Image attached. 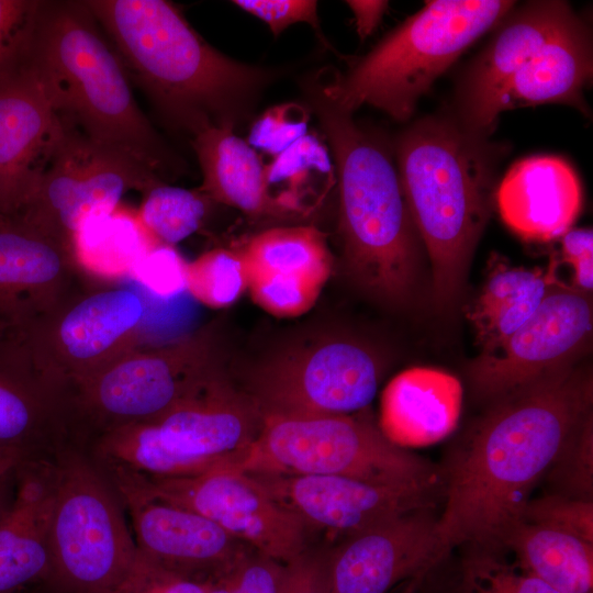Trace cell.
<instances>
[{"instance_id":"obj_1","label":"cell","mask_w":593,"mask_h":593,"mask_svg":"<svg viewBox=\"0 0 593 593\" xmlns=\"http://www.w3.org/2000/svg\"><path fill=\"white\" fill-rule=\"evenodd\" d=\"M566 362L492 401L451 456L437 534L446 552L503 546L523 522L529 494L592 415L588 367Z\"/></svg>"},{"instance_id":"obj_2","label":"cell","mask_w":593,"mask_h":593,"mask_svg":"<svg viewBox=\"0 0 593 593\" xmlns=\"http://www.w3.org/2000/svg\"><path fill=\"white\" fill-rule=\"evenodd\" d=\"M85 1L128 77L169 125L192 137L211 127L234 131L277 75L217 51L169 1Z\"/></svg>"},{"instance_id":"obj_3","label":"cell","mask_w":593,"mask_h":593,"mask_svg":"<svg viewBox=\"0 0 593 593\" xmlns=\"http://www.w3.org/2000/svg\"><path fill=\"white\" fill-rule=\"evenodd\" d=\"M20 56L67 125L165 182L183 171L137 105L126 69L86 1H37Z\"/></svg>"},{"instance_id":"obj_4","label":"cell","mask_w":593,"mask_h":593,"mask_svg":"<svg viewBox=\"0 0 593 593\" xmlns=\"http://www.w3.org/2000/svg\"><path fill=\"white\" fill-rule=\"evenodd\" d=\"M301 88L334 163L346 267L369 293L402 302L415 281L418 244L390 152L380 137L333 100L321 69L306 76Z\"/></svg>"},{"instance_id":"obj_5","label":"cell","mask_w":593,"mask_h":593,"mask_svg":"<svg viewBox=\"0 0 593 593\" xmlns=\"http://www.w3.org/2000/svg\"><path fill=\"white\" fill-rule=\"evenodd\" d=\"M485 137L455 119L428 116L396 142L400 182L440 305L458 298L489 219L502 150Z\"/></svg>"},{"instance_id":"obj_6","label":"cell","mask_w":593,"mask_h":593,"mask_svg":"<svg viewBox=\"0 0 593 593\" xmlns=\"http://www.w3.org/2000/svg\"><path fill=\"white\" fill-rule=\"evenodd\" d=\"M593 71L590 30L563 1H536L508 13L467 68L457 121L490 133L502 111L563 103L588 113L583 89Z\"/></svg>"},{"instance_id":"obj_7","label":"cell","mask_w":593,"mask_h":593,"mask_svg":"<svg viewBox=\"0 0 593 593\" xmlns=\"http://www.w3.org/2000/svg\"><path fill=\"white\" fill-rule=\"evenodd\" d=\"M514 4L508 0L427 1L345 75L322 69L325 88L350 113L369 104L406 121L433 82L467 47L500 24Z\"/></svg>"},{"instance_id":"obj_8","label":"cell","mask_w":593,"mask_h":593,"mask_svg":"<svg viewBox=\"0 0 593 593\" xmlns=\"http://www.w3.org/2000/svg\"><path fill=\"white\" fill-rule=\"evenodd\" d=\"M261 422L253 400L213 377L163 415L99 434L96 451L103 462L147 477H192L238 465Z\"/></svg>"},{"instance_id":"obj_9","label":"cell","mask_w":593,"mask_h":593,"mask_svg":"<svg viewBox=\"0 0 593 593\" xmlns=\"http://www.w3.org/2000/svg\"><path fill=\"white\" fill-rule=\"evenodd\" d=\"M234 467L248 473L339 475L385 484L438 482L434 467L389 440L366 410L262 416L257 437Z\"/></svg>"},{"instance_id":"obj_10","label":"cell","mask_w":593,"mask_h":593,"mask_svg":"<svg viewBox=\"0 0 593 593\" xmlns=\"http://www.w3.org/2000/svg\"><path fill=\"white\" fill-rule=\"evenodd\" d=\"M57 454L46 584L59 593H108L132 566L135 540L105 475L76 450Z\"/></svg>"},{"instance_id":"obj_11","label":"cell","mask_w":593,"mask_h":593,"mask_svg":"<svg viewBox=\"0 0 593 593\" xmlns=\"http://www.w3.org/2000/svg\"><path fill=\"white\" fill-rule=\"evenodd\" d=\"M214 376L206 338L154 349L134 347L67 392L74 429L99 434L152 421Z\"/></svg>"},{"instance_id":"obj_12","label":"cell","mask_w":593,"mask_h":593,"mask_svg":"<svg viewBox=\"0 0 593 593\" xmlns=\"http://www.w3.org/2000/svg\"><path fill=\"white\" fill-rule=\"evenodd\" d=\"M145 311L135 291L87 280L36 323L15 348L46 382L66 394L136 347Z\"/></svg>"},{"instance_id":"obj_13","label":"cell","mask_w":593,"mask_h":593,"mask_svg":"<svg viewBox=\"0 0 593 593\" xmlns=\"http://www.w3.org/2000/svg\"><path fill=\"white\" fill-rule=\"evenodd\" d=\"M160 183L167 182L143 164L66 124L33 192L15 215L72 249L86 221L115 210L127 191L145 193Z\"/></svg>"},{"instance_id":"obj_14","label":"cell","mask_w":593,"mask_h":593,"mask_svg":"<svg viewBox=\"0 0 593 593\" xmlns=\"http://www.w3.org/2000/svg\"><path fill=\"white\" fill-rule=\"evenodd\" d=\"M144 477L157 499L211 519L237 540L278 561L289 563L309 549V529L302 521L232 465L192 477Z\"/></svg>"},{"instance_id":"obj_15","label":"cell","mask_w":593,"mask_h":593,"mask_svg":"<svg viewBox=\"0 0 593 593\" xmlns=\"http://www.w3.org/2000/svg\"><path fill=\"white\" fill-rule=\"evenodd\" d=\"M592 321L589 292L557 279L516 332L469 365L475 393L494 401L575 360L592 334Z\"/></svg>"},{"instance_id":"obj_16","label":"cell","mask_w":593,"mask_h":593,"mask_svg":"<svg viewBox=\"0 0 593 593\" xmlns=\"http://www.w3.org/2000/svg\"><path fill=\"white\" fill-rule=\"evenodd\" d=\"M379 368L362 347L328 342L267 368L253 401L261 416L350 415L376 396Z\"/></svg>"},{"instance_id":"obj_17","label":"cell","mask_w":593,"mask_h":593,"mask_svg":"<svg viewBox=\"0 0 593 593\" xmlns=\"http://www.w3.org/2000/svg\"><path fill=\"white\" fill-rule=\"evenodd\" d=\"M103 465L130 513L137 550L165 568L210 581L230 572L250 548L211 519L157 499L144 474L115 463Z\"/></svg>"},{"instance_id":"obj_18","label":"cell","mask_w":593,"mask_h":593,"mask_svg":"<svg viewBox=\"0 0 593 593\" xmlns=\"http://www.w3.org/2000/svg\"><path fill=\"white\" fill-rule=\"evenodd\" d=\"M87 278L67 245L18 215L0 214V344L18 346Z\"/></svg>"},{"instance_id":"obj_19","label":"cell","mask_w":593,"mask_h":593,"mask_svg":"<svg viewBox=\"0 0 593 593\" xmlns=\"http://www.w3.org/2000/svg\"><path fill=\"white\" fill-rule=\"evenodd\" d=\"M310 529L345 537L388 519L428 510L437 483H376L339 475L248 473Z\"/></svg>"},{"instance_id":"obj_20","label":"cell","mask_w":593,"mask_h":593,"mask_svg":"<svg viewBox=\"0 0 593 593\" xmlns=\"http://www.w3.org/2000/svg\"><path fill=\"white\" fill-rule=\"evenodd\" d=\"M446 556L437 518L418 510L345 537L326 551V564L333 593H389Z\"/></svg>"},{"instance_id":"obj_21","label":"cell","mask_w":593,"mask_h":593,"mask_svg":"<svg viewBox=\"0 0 593 593\" xmlns=\"http://www.w3.org/2000/svg\"><path fill=\"white\" fill-rule=\"evenodd\" d=\"M65 130L66 123L19 52L0 72L2 214L22 210Z\"/></svg>"},{"instance_id":"obj_22","label":"cell","mask_w":593,"mask_h":593,"mask_svg":"<svg viewBox=\"0 0 593 593\" xmlns=\"http://www.w3.org/2000/svg\"><path fill=\"white\" fill-rule=\"evenodd\" d=\"M239 256L251 300L276 317H296L310 311L332 272L325 235L313 226L262 231Z\"/></svg>"},{"instance_id":"obj_23","label":"cell","mask_w":593,"mask_h":593,"mask_svg":"<svg viewBox=\"0 0 593 593\" xmlns=\"http://www.w3.org/2000/svg\"><path fill=\"white\" fill-rule=\"evenodd\" d=\"M71 430L64 392L46 382L14 347L0 344V467L14 472L40 458L48 440Z\"/></svg>"},{"instance_id":"obj_24","label":"cell","mask_w":593,"mask_h":593,"mask_svg":"<svg viewBox=\"0 0 593 593\" xmlns=\"http://www.w3.org/2000/svg\"><path fill=\"white\" fill-rule=\"evenodd\" d=\"M54 462L40 457L14 471L13 499L0 519V593L48 583Z\"/></svg>"},{"instance_id":"obj_25","label":"cell","mask_w":593,"mask_h":593,"mask_svg":"<svg viewBox=\"0 0 593 593\" xmlns=\"http://www.w3.org/2000/svg\"><path fill=\"white\" fill-rule=\"evenodd\" d=\"M496 202L504 223L526 240L562 237L578 217L582 190L572 167L557 156H532L504 176Z\"/></svg>"},{"instance_id":"obj_26","label":"cell","mask_w":593,"mask_h":593,"mask_svg":"<svg viewBox=\"0 0 593 593\" xmlns=\"http://www.w3.org/2000/svg\"><path fill=\"white\" fill-rule=\"evenodd\" d=\"M461 403L462 388L456 377L433 368H410L384 388L379 427L402 448L432 445L457 427Z\"/></svg>"},{"instance_id":"obj_27","label":"cell","mask_w":593,"mask_h":593,"mask_svg":"<svg viewBox=\"0 0 593 593\" xmlns=\"http://www.w3.org/2000/svg\"><path fill=\"white\" fill-rule=\"evenodd\" d=\"M191 144L203 177L199 190L210 200L251 216L281 212L268 194L266 167L259 155L233 130H204Z\"/></svg>"},{"instance_id":"obj_28","label":"cell","mask_w":593,"mask_h":593,"mask_svg":"<svg viewBox=\"0 0 593 593\" xmlns=\"http://www.w3.org/2000/svg\"><path fill=\"white\" fill-rule=\"evenodd\" d=\"M556 267L524 269L499 262L468 313L481 354L500 346L538 309L557 280Z\"/></svg>"},{"instance_id":"obj_29","label":"cell","mask_w":593,"mask_h":593,"mask_svg":"<svg viewBox=\"0 0 593 593\" xmlns=\"http://www.w3.org/2000/svg\"><path fill=\"white\" fill-rule=\"evenodd\" d=\"M516 564L559 593H593V542L548 525L521 522L504 538Z\"/></svg>"},{"instance_id":"obj_30","label":"cell","mask_w":593,"mask_h":593,"mask_svg":"<svg viewBox=\"0 0 593 593\" xmlns=\"http://www.w3.org/2000/svg\"><path fill=\"white\" fill-rule=\"evenodd\" d=\"M156 246L159 245L143 228L136 211L118 206L86 221L74 238L72 250L87 276L111 280L132 275Z\"/></svg>"},{"instance_id":"obj_31","label":"cell","mask_w":593,"mask_h":593,"mask_svg":"<svg viewBox=\"0 0 593 593\" xmlns=\"http://www.w3.org/2000/svg\"><path fill=\"white\" fill-rule=\"evenodd\" d=\"M334 164L326 145L314 135H304L266 167V184L279 187L276 202L281 209L300 210L302 195L313 193L314 184L324 192L334 179ZM326 191V190H325Z\"/></svg>"},{"instance_id":"obj_32","label":"cell","mask_w":593,"mask_h":593,"mask_svg":"<svg viewBox=\"0 0 593 593\" xmlns=\"http://www.w3.org/2000/svg\"><path fill=\"white\" fill-rule=\"evenodd\" d=\"M136 210L146 233L158 244L174 247L201 226L210 200L198 190L160 183L147 190Z\"/></svg>"},{"instance_id":"obj_33","label":"cell","mask_w":593,"mask_h":593,"mask_svg":"<svg viewBox=\"0 0 593 593\" xmlns=\"http://www.w3.org/2000/svg\"><path fill=\"white\" fill-rule=\"evenodd\" d=\"M186 289L194 299L212 309L235 303L247 290L239 253L215 248L187 264Z\"/></svg>"},{"instance_id":"obj_34","label":"cell","mask_w":593,"mask_h":593,"mask_svg":"<svg viewBox=\"0 0 593 593\" xmlns=\"http://www.w3.org/2000/svg\"><path fill=\"white\" fill-rule=\"evenodd\" d=\"M466 593H559L537 577L495 557L490 550L471 556L465 564Z\"/></svg>"},{"instance_id":"obj_35","label":"cell","mask_w":593,"mask_h":593,"mask_svg":"<svg viewBox=\"0 0 593 593\" xmlns=\"http://www.w3.org/2000/svg\"><path fill=\"white\" fill-rule=\"evenodd\" d=\"M563 495L591 500L593 494V419L589 416L550 468Z\"/></svg>"},{"instance_id":"obj_36","label":"cell","mask_w":593,"mask_h":593,"mask_svg":"<svg viewBox=\"0 0 593 593\" xmlns=\"http://www.w3.org/2000/svg\"><path fill=\"white\" fill-rule=\"evenodd\" d=\"M310 110L299 103L268 109L253 124L248 144L275 157L306 135Z\"/></svg>"},{"instance_id":"obj_37","label":"cell","mask_w":593,"mask_h":593,"mask_svg":"<svg viewBox=\"0 0 593 593\" xmlns=\"http://www.w3.org/2000/svg\"><path fill=\"white\" fill-rule=\"evenodd\" d=\"M524 522L548 525L593 542V501L551 494L529 501Z\"/></svg>"},{"instance_id":"obj_38","label":"cell","mask_w":593,"mask_h":593,"mask_svg":"<svg viewBox=\"0 0 593 593\" xmlns=\"http://www.w3.org/2000/svg\"><path fill=\"white\" fill-rule=\"evenodd\" d=\"M208 581L197 580L165 568L139 550L108 593H206Z\"/></svg>"},{"instance_id":"obj_39","label":"cell","mask_w":593,"mask_h":593,"mask_svg":"<svg viewBox=\"0 0 593 593\" xmlns=\"http://www.w3.org/2000/svg\"><path fill=\"white\" fill-rule=\"evenodd\" d=\"M225 575L237 593H283L288 563L250 547Z\"/></svg>"},{"instance_id":"obj_40","label":"cell","mask_w":593,"mask_h":593,"mask_svg":"<svg viewBox=\"0 0 593 593\" xmlns=\"http://www.w3.org/2000/svg\"><path fill=\"white\" fill-rule=\"evenodd\" d=\"M187 262L174 247L159 245L136 265L131 276L160 296H170L186 288Z\"/></svg>"},{"instance_id":"obj_41","label":"cell","mask_w":593,"mask_h":593,"mask_svg":"<svg viewBox=\"0 0 593 593\" xmlns=\"http://www.w3.org/2000/svg\"><path fill=\"white\" fill-rule=\"evenodd\" d=\"M233 3L265 22L275 36L296 23H307L323 38L317 2L309 0H236Z\"/></svg>"},{"instance_id":"obj_42","label":"cell","mask_w":593,"mask_h":593,"mask_svg":"<svg viewBox=\"0 0 593 593\" xmlns=\"http://www.w3.org/2000/svg\"><path fill=\"white\" fill-rule=\"evenodd\" d=\"M38 0H0V72L25 40Z\"/></svg>"},{"instance_id":"obj_43","label":"cell","mask_w":593,"mask_h":593,"mask_svg":"<svg viewBox=\"0 0 593 593\" xmlns=\"http://www.w3.org/2000/svg\"><path fill=\"white\" fill-rule=\"evenodd\" d=\"M283 593H333L326 564V551L306 549L288 563Z\"/></svg>"},{"instance_id":"obj_44","label":"cell","mask_w":593,"mask_h":593,"mask_svg":"<svg viewBox=\"0 0 593 593\" xmlns=\"http://www.w3.org/2000/svg\"><path fill=\"white\" fill-rule=\"evenodd\" d=\"M562 255L574 271L575 288L590 292L593 287V233L591 228L568 231L562 236Z\"/></svg>"},{"instance_id":"obj_45","label":"cell","mask_w":593,"mask_h":593,"mask_svg":"<svg viewBox=\"0 0 593 593\" xmlns=\"http://www.w3.org/2000/svg\"><path fill=\"white\" fill-rule=\"evenodd\" d=\"M346 3L354 12L357 33L361 40L374 31L388 8L387 1L355 0Z\"/></svg>"},{"instance_id":"obj_46","label":"cell","mask_w":593,"mask_h":593,"mask_svg":"<svg viewBox=\"0 0 593 593\" xmlns=\"http://www.w3.org/2000/svg\"><path fill=\"white\" fill-rule=\"evenodd\" d=\"M206 593H237L226 575L208 581Z\"/></svg>"},{"instance_id":"obj_47","label":"cell","mask_w":593,"mask_h":593,"mask_svg":"<svg viewBox=\"0 0 593 593\" xmlns=\"http://www.w3.org/2000/svg\"><path fill=\"white\" fill-rule=\"evenodd\" d=\"M12 477H13V473L8 475L5 479H3L0 482V519L13 499L14 490L11 495V492H10L11 490L9 488V482L11 481Z\"/></svg>"},{"instance_id":"obj_48","label":"cell","mask_w":593,"mask_h":593,"mask_svg":"<svg viewBox=\"0 0 593 593\" xmlns=\"http://www.w3.org/2000/svg\"><path fill=\"white\" fill-rule=\"evenodd\" d=\"M21 593H59V592L54 590L48 584L42 583V584H38V585L31 586V588L22 591Z\"/></svg>"},{"instance_id":"obj_49","label":"cell","mask_w":593,"mask_h":593,"mask_svg":"<svg viewBox=\"0 0 593 593\" xmlns=\"http://www.w3.org/2000/svg\"><path fill=\"white\" fill-rule=\"evenodd\" d=\"M11 473H13V472L8 471L7 469L0 467V482H1L3 479H5L8 475H10Z\"/></svg>"},{"instance_id":"obj_50","label":"cell","mask_w":593,"mask_h":593,"mask_svg":"<svg viewBox=\"0 0 593 593\" xmlns=\"http://www.w3.org/2000/svg\"><path fill=\"white\" fill-rule=\"evenodd\" d=\"M0 214H2V213H1V205H0Z\"/></svg>"}]
</instances>
